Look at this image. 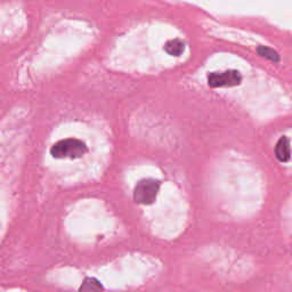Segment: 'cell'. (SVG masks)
Returning <instances> with one entry per match:
<instances>
[{
    "mask_svg": "<svg viewBox=\"0 0 292 292\" xmlns=\"http://www.w3.org/2000/svg\"><path fill=\"white\" fill-rule=\"evenodd\" d=\"M88 151L86 144L76 138H67L53 145L50 154L56 159H78Z\"/></svg>",
    "mask_w": 292,
    "mask_h": 292,
    "instance_id": "cell-1",
    "label": "cell"
},
{
    "mask_svg": "<svg viewBox=\"0 0 292 292\" xmlns=\"http://www.w3.org/2000/svg\"><path fill=\"white\" fill-rule=\"evenodd\" d=\"M160 189V182L151 178L142 180L134 191V200L140 204H151L155 201Z\"/></svg>",
    "mask_w": 292,
    "mask_h": 292,
    "instance_id": "cell-2",
    "label": "cell"
},
{
    "mask_svg": "<svg viewBox=\"0 0 292 292\" xmlns=\"http://www.w3.org/2000/svg\"><path fill=\"white\" fill-rule=\"evenodd\" d=\"M242 80L240 72L235 70H229L221 73H211L208 78L210 87H224V86H236Z\"/></svg>",
    "mask_w": 292,
    "mask_h": 292,
    "instance_id": "cell-3",
    "label": "cell"
},
{
    "mask_svg": "<svg viewBox=\"0 0 292 292\" xmlns=\"http://www.w3.org/2000/svg\"><path fill=\"white\" fill-rule=\"evenodd\" d=\"M275 153L277 159L282 162H287L288 160L290 159L291 149H290V142L287 137H282L281 140L277 142L276 147H275Z\"/></svg>",
    "mask_w": 292,
    "mask_h": 292,
    "instance_id": "cell-4",
    "label": "cell"
},
{
    "mask_svg": "<svg viewBox=\"0 0 292 292\" xmlns=\"http://www.w3.org/2000/svg\"><path fill=\"white\" fill-rule=\"evenodd\" d=\"M184 49L185 43L180 39L170 40L164 45V50L169 55H173V56H180L184 52Z\"/></svg>",
    "mask_w": 292,
    "mask_h": 292,
    "instance_id": "cell-5",
    "label": "cell"
},
{
    "mask_svg": "<svg viewBox=\"0 0 292 292\" xmlns=\"http://www.w3.org/2000/svg\"><path fill=\"white\" fill-rule=\"evenodd\" d=\"M103 287L94 277H88V279L83 280V282L80 287V291H102Z\"/></svg>",
    "mask_w": 292,
    "mask_h": 292,
    "instance_id": "cell-6",
    "label": "cell"
},
{
    "mask_svg": "<svg viewBox=\"0 0 292 292\" xmlns=\"http://www.w3.org/2000/svg\"><path fill=\"white\" fill-rule=\"evenodd\" d=\"M258 53H259V55H261L262 57H266L269 61L277 62L280 60L279 55H277V53L275 52V50L268 48V47H259Z\"/></svg>",
    "mask_w": 292,
    "mask_h": 292,
    "instance_id": "cell-7",
    "label": "cell"
}]
</instances>
